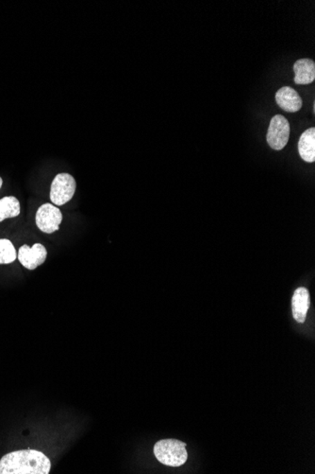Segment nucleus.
I'll return each mask as SVG.
<instances>
[{
	"label": "nucleus",
	"instance_id": "423d86ee",
	"mask_svg": "<svg viewBox=\"0 0 315 474\" xmlns=\"http://www.w3.org/2000/svg\"><path fill=\"white\" fill-rule=\"evenodd\" d=\"M48 251L41 244H35L30 247L24 244L18 251V260L21 264L28 270H35L46 262Z\"/></svg>",
	"mask_w": 315,
	"mask_h": 474
},
{
	"label": "nucleus",
	"instance_id": "0eeeda50",
	"mask_svg": "<svg viewBox=\"0 0 315 474\" xmlns=\"http://www.w3.org/2000/svg\"><path fill=\"white\" fill-rule=\"evenodd\" d=\"M276 101L282 110L296 113L302 108L303 101L295 90L289 87H281L276 94Z\"/></svg>",
	"mask_w": 315,
	"mask_h": 474
},
{
	"label": "nucleus",
	"instance_id": "ddd939ff",
	"mask_svg": "<svg viewBox=\"0 0 315 474\" xmlns=\"http://www.w3.org/2000/svg\"><path fill=\"white\" fill-rule=\"evenodd\" d=\"M2 185H3V180H2L1 177H0V189H1Z\"/></svg>",
	"mask_w": 315,
	"mask_h": 474
},
{
	"label": "nucleus",
	"instance_id": "9d476101",
	"mask_svg": "<svg viewBox=\"0 0 315 474\" xmlns=\"http://www.w3.org/2000/svg\"><path fill=\"white\" fill-rule=\"evenodd\" d=\"M298 152L302 160L308 163L315 160V128L306 130L298 142Z\"/></svg>",
	"mask_w": 315,
	"mask_h": 474
},
{
	"label": "nucleus",
	"instance_id": "f8f14e48",
	"mask_svg": "<svg viewBox=\"0 0 315 474\" xmlns=\"http://www.w3.org/2000/svg\"><path fill=\"white\" fill-rule=\"evenodd\" d=\"M17 251L12 242L0 239V264H9L17 259Z\"/></svg>",
	"mask_w": 315,
	"mask_h": 474
},
{
	"label": "nucleus",
	"instance_id": "7ed1b4c3",
	"mask_svg": "<svg viewBox=\"0 0 315 474\" xmlns=\"http://www.w3.org/2000/svg\"><path fill=\"white\" fill-rule=\"evenodd\" d=\"M77 184L69 173H59L52 182L51 201L55 205H64L74 196Z\"/></svg>",
	"mask_w": 315,
	"mask_h": 474
},
{
	"label": "nucleus",
	"instance_id": "6e6552de",
	"mask_svg": "<svg viewBox=\"0 0 315 474\" xmlns=\"http://www.w3.org/2000/svg\"><path fill=\"white\" fill-rule=\"evenodd\" d=\"M309 304H311V301H309V291L304 287L296 289L291 299V310H293V316L296 321L305 322Z\"/></svg>",
	"mask_w": 315,
	"mask_h": 474
},
{
	"label": "nucleus",
	"instance_id": "20e7f679",
	"mask_svg": "<svg viewBox=\"0 0 315 474\" xmlns=\"http://www.w3.org/2000/svg\"><path fill=\"white\" fill-rule=\"evenodd\" d=\"M290 137V124L285 117L276 115L271 119L267 139L272 149L280 151L287 145Z\"/></svg>",
	"mask_w": 315,
	"mask_h": 474
},
{
	"label": "nucleus",
	"instance_id": "39448f33",
	"mask_svg": "<svg viewBox=\"0 0 315 474\" xmlns=\"http://www.w3.org/2000/svg\"><path fill=\"white\" fill-rule=\"evenodd\" d=\"M36 226L42 232L51 234L59 230L62 222V214L59 208L53 204H44L36 213Z\"/></svg>",
	"mask_w": 315,
	"mask_h": 474
},
{
	"label": "nucleus",
	"instance_id": "9b49d317",
	"mask_svg": "<svg viewBox=\"0 0 315 474\" xmlns=\"http://www.w3.org/2000/svg\"><path fill=\"white\" fill-rule=\"evenodd\" d=\"M20 212V203L17 198L7 196L0 199V223L6 219L17 217Z\"/></svg>",
	"mask_w": 315,
	"mask_h": 474
},
{
	"label": "nucleus",
	"instance_id": "f257e3e1",
	"mask_svg": "<svg viewBox=\"0 0 315 474\" xmlns=\"http://www.w3.org/2000/svg\"><path fill=\"white\" fill-rule=\"evenodd\" d=\"M51 468L49 458L36 450H15L0 460V474H48Z\"/></svg>",
	"mask_w": 315,
	"mask_h": 474
},
{
	"label": "nucleus",
	"instance_id": "1a4fd4ad",
	"mask_svg": "<svg viewBox=\"0 0 315 474\" xmlns=\"http://www.w3.org/2000/svg\"><path fill=\"white\" fill-rule=\"evenodd\" d=\"M295 83L296 85H309L315 79V62L314 60L304 58L298 60L294 65Z\"/></svg>",
	"mask_w": 315,
	"mask_h": 474
},
{
	"label": "nucleus",
	"instance_id": "f03ea898",
	"mask_svg": "<svg viewBox=\"0 0 315 474\" xmlns=\"http://www.w3.org/2000/svg\"><path fill=\"white\" fill-rule=\"evenodd\" d=\"M154 455L161 464L170 467H179L188 459L186 443L177 439H165L157 442Z\"/></svg>",
	"mask_w": 315,
	"mask_h": 474
}]
</instances>
